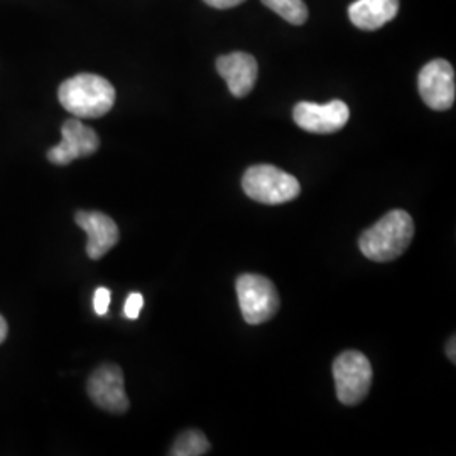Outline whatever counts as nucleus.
Listing matches in <instances>:
<instances>
[{
    "instance_id": "nucleus-1",
    "label": "nucleus",
    "mask_w": 456,
    "mask_h": 456,
    "mask_svg": "<svg viewBox=\"0 0 456 456\" xmlns=\"http://www.w3.org/2000/svg\"><path fill=\"white\" fill-rule=\"evenodd\" d=\"M412 237L414 222L411 215L392 210L360 235L359 247L369 261L391 262L408 250Z\"/></svg>"
},
{
    "instance_id": "nucleus-2",
    "label": "nucleus",
    "mask_w": 456,
    "mask_h": 456,
    "mask_svg": "<svg viewBox=\"0 0 456 456\" xmlns=\"http://www.w3.org/2000/svg\"><path fill=\"white\" fill-rule=\"evenodd\" d=\"M58 98L66 112L78 118H98L112 110L115 88L103 77L80 73L61 83Z\"/></svg>"
},
{
    "instance_id": "nucleus-3",
    "label": "nucleus",
    "mask_w": 456,
    "mask_h": 456,
    "mask_svg": "<svg viewBox=\"0 0 456 456\" xmlns=\"http://www.w3.org/2000/svg\"><path fill=\"white\" fill-rule=\"evenodd\" d=\"M245 195L262 205H281L293 201L301 193V184L293 175L271 164L248 167L242 178Z\"/></svg>"
},
{
    "instance_id": "nucleus-4",
    "label": "nucleus",
    "mask_w": 456,
    "mask_h": 456,
    "mask_svg": "<svg viewBox=\"0 0 456 456\" xmlns=\"http://www.w3.org/2000/svg\"><path fill=\"white\" fill-rule=\"evenodd\" d=\"M333 379L338 401L345 406H355L370 391L372 365L360 352H343L333 362Z\"/></svg>"
},
{
    "instance_id": "nucleus-5",
    "label": "nucleus",
    "mask_w": 456,
    "mask_h": 456,
    "mask_svg": "<svg viewBox=\"0 0 456 456\" xmlns=\"http://www.w3.org/2000/svg\"><path fill=\"white\" fill-rule=\"evenodd\" d=\"M239 306L248 325H261L274 318L281 299L271 279L259 274H242L237 279Z\"/></svg>"
},
{
    "instance_id": "nucleus-6",
    "label": "nucleus",
    "mask_w": 456,
    "mask_h": 456,
    "mask_svg": "<svg viewBox=\"0 0 456 456\" xmlns=\"http://www.w3.org/2000/svg\"><path fill=\"white\" fill-rule=\"evenodd\" d=\"M419 94L433 110H448L455 103V69L446 60H433L419 71Z\"/></svg>"
},
{
    "instance_id": "nucleus-7",
    "label": "nucleus",
    "mask_w": 456,
    "mask_h": 456,
    "mask_svg": "<svg viewBox=\"0 0 456 456\" xmlns=\"http://www.w3.org/2000/svg\"><path fill=\"white\" fill-rule=\"evenodd\" d=\"M297 127L311 134H333L342 131L350 118V109L342 100H331L320 105L313 102H299L293 110Z\"/></svg>"
},
{
    "instance_id": "nucleus-8",
    "label": "nucleus",
    "mask_w": 456,
    "mask_h": 456,
    "mask_svg": "<svg viewBox=\"0 0 456 456\" xmlns=\"http://www.w3.org/2000/svg\"><path fill=\"white\" fill-rule=\"evenodd\" d=\"M88 395L98 408L115 414H124L129 409V397L124 389V374L118 365H100L88 379Z\"/></svg>"
},
{
    "instance_id": "nucleus-9",
    "label": "nucleus",
    "mask_w": 456,
    "mask_h": 456,
    "mask_svg": "<svg viewBox=\"0 0 456 456\" xmlns=\"http://www.w3.org/2000/svg\"><path fill=\"white\" fill-rule=\"evenodd\" d=\"M61 142L48 151L49 161L56 166H66L75 159L88 158L95 154L100 147L97 132L85 126L78 118L66 120L61 127Z\"/></svg>"
},
{
    "instance_id": "nucleus-10",
    "label": "nucleus",
    "mask_w": 456,
    "mask_h": 456,
    "mask_svg": "<svg viewBox=\"0 0 456 456\" xmlns=\"http://www.w3.org/2000/svg\"><path fill=\"white\" fill-rule=\"evenodd\" d=\"M75 222L88 235L86 256L92 261L102 259L107 252L114 248L120 239L117 224L105 213L78 212L75 215Z\"/></svg>"
},
{
    "instance_id": "nucleus-11",
    "label": "nucleus",
    "mask_w": 456,
    "mask_h": 456,
    "mask_svg": "<svg viewBox=\"0 0 456 456\" xmlns=\"http://www.w3.org/2000/svg\"><path fill=\"white\" fill-rule=\"evenodd\" d=\"M216 71L227 82L228 90L233 97L244 98L254 90L259 66L248 53H230L216 60Z\"/></svg>"
},
{
    "instance_id": "nucleus-12",
    "label": "nucleus",
    "mask_w": 456,
    "mask_h": 456,
    "mask_svg": "<svg viewBox=\"0 0 456 456\" xmlns=\"http://www.w3.org/2000/svg\"><path fill=\"white\" fill-rule=\"evenodd\" d=\"M399 12V0H355L348 7V17L362 31H377Z\"/></svg>"
},
{
    "instance_id": "nucleus-13",
    "label": "nucleus",
    "mask_w": 456,
    "mask_h": 456,
    "mask_svg": "<svg viewBox=\"0 0 456 456\" xmlns=\"http://www.w3.org/2000/svg\"><path fill=\"white\" fill-rule=\"evenodd\" d=\"M210 452V441L201 431L190 429L181 433L175 441L169 455L171 456H201Z\"/></svg>"
},
{
    "instance_id": "nucleus-14",
    "label": "nucleus",
    "mask_w": 456,
    "mask_h": 456,
    "mask_svg": "<svg viewBox=\"0 0 456 456\" xmlns=\"http://www.w3.org/2000/svg\"><path fill=\"white\" fill-rule=\"evenodd\" d=\"M262 4L293 26L305 24L310 16L308 7L303 0H262Z\"/></svg>"
},
{
    "instance_id": "nucleus-15",
    "label": "nucleus",
    "mask_w": 456,
    "mask_h": 456,
    "mask_svg": "<svg viewBox=\"0 0 456 456\" xmlns=\"http://www.w3.org/2000/svg\"><path fill=\"white\" fill-rule=\"evenodd\" d=\"M142 306H144V297H142V294H129V297H127V301H126V306H124V314H126L129 320H137L139 314H141Z\"/></svg>"
},
{
    "instance_id": "nucleus-16",
    "label": "nucleus",
    "mask_w": 456,
    "mask_h": 456,
    "mask_svg": "<svg viewBox=\"0 0 456 456\" xmlns=\"http://www.w3.org/2000/svg\"><path fill=\"white\" fill-rule=\"evenodd\" d=\"M110 297H112V294L107 288H98L95 291V294H94V310H95L98 316H105L109 313Z\"/></svg>"
},
{
    "instance_id": "nucleus-17",
    "label": "nucleus",
    "mask_w": 456,
    "mask_h": 456,
    "mask_svg": "<svg viewBox=\"0 0 456 456\" xmlns=\"http://www.w3.org/2000/svg\"><path fill=\"white\" fill-rule=\"evenodd\" d=\"M203 2L215 9H232L240 5L244 0H203Z\"/></svg>"
},
{
    "instance_id": "nucleus-18",
    "label": "nucleus",
    "mask_w": 456,
    "mask_h": 456,
    "mask_svg": "<svg viewBox=\"0 0 456 456\" xmlns=\"http://www.w3.org/2000/svg\"><path fill=\"white\" fill-rule=\"evenodd\" d=\"M7 333H9V326H7V322L4 320V316L0 314V343H4V340L7 338Z\"/></svg>"
},
{
    "instance_id": "nucleus-19",
    "label": "nucleus",
    "mask_w": 456,
    "mask_h": 456,
    "mask_svg": "<svg viewBox=\"0 0 456 456\" xmlns=\"http://www.w3.org/2000/svg\"><path fill=\"white\" fill-rule=\"evenodd\" d=\"M455 345H456V340H455V337H453V338H452V340H450V342H448V346H446V354H448V359L452 360V362H453V363H455V362H456Z\"/></svg>"
}]
</instances>
